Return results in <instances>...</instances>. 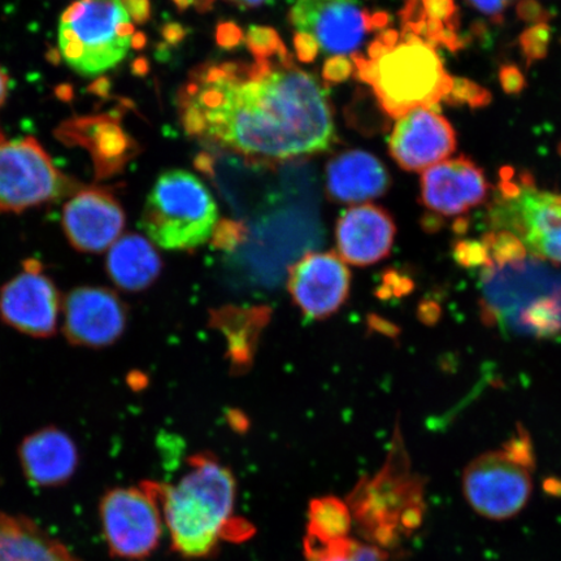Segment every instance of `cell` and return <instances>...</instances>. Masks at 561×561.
Segmentation results:
<instances>
[{
	"label": "cell",
	"mask_w": 561,
	"mask_h": 561,
	"mask_svg": "<svg viewBox=\"0 0 561 561\" xmlns=\"http://www.w3.org/2000/svg\"><path fill=\"white\" fill-rule=\"evenodd\" d=\"M179 101L187 135L255 163L314 156L335 140L327 90L284 45L250 65L198 68Z\"/></svg>",
	"instance_id": "6da1fadb"
},
{
	"label": "cell",
	"mask_w": 561,
	"mask_h": 561,
	"mask_svg": "<svg viewBox=\"0 0 561 561\" xmlns=\"http://www.w3.org/2000/svg\"><path fill=\"white\" fill-rule=\"evenodd\" d=\"M456 259L481 270L483 313L512 332L561 333V273L533 256L515 236L490 230L480 241H461Z\"/></svg>",
	"instance_id": "7a4b0ae2"
},
{
	"label": "cell",
	"mask_w": 561,
	"mask_h": 561,
	"mask_svg": "<svg viewBox=\"0 0 561 561\" xmlns=\"http://www.w3.org/2000/svg\"><path fill=\"white\" fill-rule=\"evenodd\" d=\"M175 485L158 483L161 512L173 550L187 559L210 556L233 523L237 483L209 453L192 456Z\"/></svg>",
	"instance_id": "3957f363"
},
{
	"label": "cell",
	"mask_w": 561,
	"mask_h": 561,
	"mask_svg": "<svg viewBox=\"0 0 561 561\" xmlns=\"http://www.w3.org/2000/svg\"><path fill=\"white\" fill-rule=\"evenodd\" d=\"M353 60L360 80L374 88L386 114L396 118L436 107L453 89L437 47L415 34L385 32L370 46L369 59L355 55Z\"/></svg>",
	"instance_id": "277c9868"
},
{
	"label": "cell",
	"mask_w": 561,
	"mask_h": 561,
	"mask_svg": "<svg viewBox=\"0 0 561 561\" xmlns=\"http://www.w3.org/2000/svg\"><path fill=\"white\" fill-rule=\"evenodd\" d=\"M219 221L216 202L191 172L161 173L147 195L140 226L149 240L168 251L188 252L213 238Z\"/></svg>",
	"instance_id": "5b68a950"
},
{
	"label": "cell",
	"mask_w": 561,
	"mask_h": 561,
	"mask_svg": "<svg viewBox=\"0 0 561 561\" xmlns=\"http://www.w3.org/2000/svg\"><path fill=\"white\" fill-rule=\"evenodd\" d=\"M136 42L124 0H76L59 21L62 60L76 73L95 77L114 69Z\"/></svg>",
	"instance_id": "8992f818"
},
{
	"label": "cell",
	"mask_w": 561,
	"mask_h": 561,
	"mask_svg": "<svg viewBox=\"0 0 561 561\" xmlns=\"http://www.w3.org/2000/svg\"><path fill=\"white\" fill-rule=\"evenodd\" d=\"M424 493V481L412 471L401 431L397 427L381 471L356 488L351 510H363L360 523L378 545L394 546L423 522Z\"/></svg>",
	"instance_id": "52a82bcc"
},
{
	"label": "cell",
	"mask_w": 561,
	"mask_h": 561,
	"mask_svg": "<svg viewBox=\"0 0 561 561\" xmlns=\"http://www.w3.org/2000/svg\"><path fill=\"white\" fill-rule=\"evenodd\" d=\"M536 454L518 426L496 450L477 456L462 473V494L477 515L491 522L514 518L526 507L535 483Z\"/></svg>",
	"instance_id": "ba28073f"
},
{
	"label": "cell",
	"mask_w": 561,
	"mask_h": 561,
	"mask_svg": "<svg viewBox=\"0 0 561 561\" xmlns=\"http://www.w3.org/2000/svg\"><path fill=\"white\" fill-rule=\"evenodd\" d=\"M489 222L491 230L515 236L533 256L561 264V194L539 191L528 172L502 170Z\"/></svg>",
	"instance_id": "9c48e42d"
},
{
	"label": "cell",
	"mask_w": 561,
	"mask_h": 561,
	"mask_svg": "<svg viewBox=\"0 0 561 561\" xmlns=\"http://www.w3.org/2000/svg\"><path fill=\"white\" fill-rule=\"evenodd\" d=\"M33 137L7 138L0 133V213L23 214L79 192Z\"/></svg>",
	"instance_id": "30bf717a"
},
{
	"label": "cell",
	"mask_w": 561,
	"mask_h": 561,
	"mask_svg": "<svg viewBox=\"0 0 561 561\" xmlns=\"http://www.w3.org/2000/svg\"><path fill=\"white\" fill-rule=\"evenodd\" d=\"M105 543L112 557L144 560L158 549L163 536L158 482L105 491L100 503Z\"/></svg>",
	"instance_id": "8fae6325"
},
{
	"label": "cell",
	"mask_w": 561,
	"mask_h": 561,
	"mask_svg": "<svg viewBox=\"0 0 561 561\" xmlns=\"http://www.w3.org/2000/svg\"><path fill=\"white\" fill-rule=\"evenodd\" d=\"M62 298L44 264L26 259L20 272L0 286V321L31 339H51L58 333Z\"/></svg>",
	"instance_id": "7c38bea8"
},
{
	"label": "cell",
	"mask_w": 561,
	"mask_h": 561,
	"mask_svg": "<svg viewBox=\"0 0 561 561\" xmlns=\"http://www.w3.org/2000/svg\"><path fill=\"white\" fill-rule=\"evenodd\" d=\"M291 23L324 54L343 56L359 50L364 38L388 24L385 13L371 16L359 0H297Z\"/></svg>",
	"instance_id": "4fadbf2b"
},
{
	"label": "cell",
	"mask_w": 561,
	"mask_h": 561,
	"mask_svg": "<svg viewBox=\"0 0 561 561\" xmlns=\"http://www.w3.org/2000/svg\"><path fill=\"white\" fill-rule=\"evenodd\" d=\"M61 329L69 345L102 350L122 340L129 322V307L117 290L83 285L62 298Z\"/></svg>",
	"instance_id": "5bb4252c"
},
{
	"label": "cell",
	"mask_w": 561,
	"mask_h": 561,
	"mask_svg": "<svg viewBox=\"0 0 561 561\" xmlns=\"http://www.w3.org/2000/svg\"><path fill=\"white\" fill-rule=\"evenodd\" d=\"M348 265L335 252H308L294 264L287 278L294 305L305 318L321 321L341 310L351 293Z\"/></svg>",
	"instance_id": "9a60e30c"
},
{
	"label": "cell",
	"mask_w": 561,
	"mask_h": 561,
	"mask_svg": "<svg viewBox=\"0 0 561 561\" xmlns=\"http://www.w3.org/2000/svg\"><path fill=\"white\" fill-rule=\"evenodd\" d=\"M125 224L122 203L103 187L80 188L62 208V233L81 254L107 252L124 234Z\"/></svg>",
	"instance_id": "2e32d148"
},
{
	"label": "cell",
	"mask_w": 561,
	"mask_h": 561,
	"mask_svg": "<svg viewBox=\"0 0 561 561\" xmlns=\"http://www.w3.org/2000/svg\"><path fill=\"white\" fill-rule=\"evenodd\" d=\"M450 122L434 108L421 107L397 118L389 150L398 165L409 172H424L442 163L456 150Z\"/></svg>",
	"instance_id": "e0dca14e"
},
{
	"label": "cell",
	"mask_w": 561,
	"mask_h": 561,
	"mask_svg": "<svg viewBox=\"0 0 561 561\" xmlns=\"http://www.w3.org/2000/svg\"><path fill=\"white\" fill-rule=\"evenodd\" d=\"M490 185L471 159H447L421 174V203L431 213L458 217L486 202Z\"/></svg>",
	"instance_id": "ac0fdd59"
},
{
	"label": "cell",
	"mask_w": 561,
	"mask_h": 561,
	"mask_svg": "<svg viewBox=\"0 0 561 561\" xmlns=\"http://www.w3.org/2000/svg\"><path fill=\"white\" fill-rule=\"evenodd\" d=\"M396 234L388 210L374 205L351 207L336 221V250L347 264L375 265L390 255Z\"/></svg>",
	"instance_id": "d6986e66"
},
{
	"label": "cell",
	"mask_w": 561,
	"mask_h": 561,
	"mask_svg": "<svg viewBox=\"0 0 561 561\" xmlns=\"http://www.w3.org/2000/svg\"><path fill=\"white\" fill-rule=\"evenodd\" d=\"M18 456L25 479L41 489L65 486L79 469L80 451L66 431L41 427L21 440Z\"/></svg>",
	"instance_id": "ffe728a7"
},
{
	"label": "cell",
	"mask_w": 561,
	"mask_h": 561,
	"mask_svg": "<svg viewBox=\"0 0 561 561\" xmlns=\"http://www.w3.org/2000/svg\"><path fill=\"white\" fill-rule=\"evenodd\" d=\"M390 187L385 165L367 151L353 150L329 161L327 191L335 202L346 205L380 198Z\"/></svg>",
	"instance_id": "44dd1931"
},
{
	"label": "cell",
	"mask_w": 561,
	"mask_h": 561,
	"mask_svg": "<svg viewBox=\"0 0 561 561\" xmlns=\"http://www.w3.org/2000/svg\"><path fill=\"white\" fill-rule=\"evenodd\" d=\"M104 270L117 290L136 294L157 283L163 272V261L149 238L128 233L105 252Z\"/></svg>",
	"instance_id": "7402d4cb"
},
{
	"label": "cell",
	"mask_w": 561,
	"mask_h": 561,
	"mask_svg": "<svg viewBox=\"0 0 561 561\" xmlns=\"http://www.w3.org/2000/svg\"><path fill=\"white\" fill-rule=\"evenodd\" d=\"M0 561H80L25 517L0 512Z\"/></svg>",
	"instance_id": "603a6c76"
},
{
	"label": "cell",
	"mask_w": 561,
	"mask_h": 561,
	"mask_svg": "<svg viewBox=\"0 0 561 561\" xmlns=\"http://www.w3.org/2000/svg\"><path fill=\"white\" fill-rule=\"evenodd\" d=\"M353 514L339 497L327 496L314 500L308 512L307 537L313 541H332L350 536Z\"/></svg>",
	"instance_id": "cb8c5ba5"
},
{
	"label": "cell",
	"mask_w": 561,
	"mask_h": 561,
	"mask_svg": "<svg viewBox=\"0 0 561 561\" xmlns=\"http://www.w3.org/2000/svg\"><path fill=\"white\" fill-rule=\"evenodd\" d=\"M308 561H385V553L376 545L342 537L332 541L305 539Z\"/></svg>",
	"instance_id": "d4e9b609"
},
{
	"label": "cell",
	"mask_w": 561,
	"mask_h": 561,
	"mask_svg": "<svg viewBox=\"0 0 561 561\" xmlns=\"http://www.w3.org/2000/svg\"><path fill=\"white\" fill-rule=\"evenodd\" d=\"M445 102L455 105H468L471 108H482L491 102L490 91L471 80L454 79L453 89Z\"/></svg>",
	"instance_id": "484cf974"
},
{
	"label": "cell",
	"mask_w": 561,
	"mask_h": 561,
	"mask_svg": "<svg viewBox=\"0 0 561 561\" xmlns=\"http://www.w3.org/2000/svg\"><path fill=\"white\" fill-rule=\"evenodd\" d=\"M551 44V30L549 24H535L520 35V47L526 61L531 65L545 58Z\"/></svg>",
	"instance_id": "4316f807"
},
{
	"label": "cell",
	"mask_w": 561,
	"mask_h": 561,
	"mask_svg": "<svg viewBox=\"0 0 561 561\" xmlns=\"http://www.w3.org/2000/svg\"><path fill=\"white\" fill-rule=\"evenodd\" d=\"M249 47L254 56L275 53L283 46L278 34L270 27L252 26L248 34Z\"/></svg>",
	"instance_id": "83f0119b"
},
{
	"label": "cell",
	"mask_w": 561,
	"mask_h": 561,
	"mask_svg": "<svg viewBox=\"0 0 561 561\" xmlns=\"http://www.w3.org/2000/svg\"><path fill=\"white\" fill-rule=\"evenodd\" d=\"M243 234L244 228L240 222L222 221L217 222L213 238L217 249L229 250L240 243Z\"/></svg>",
	"instance_id": "f1b7e54d"
},
{
	"label": "cell",
	"mask_w": 561,
	"mask_h": 561,
	"mask_svg": "<svg viewBox=\"0 0 561 561\" xmlns=\"http://www.w3.org/2000/svg\"><path fill=\"white\" fill-rule=\"evenodd\" d=\"M324 79L329 82H342L354 73V62H351L345 56H333L324 66Z\"/></svg>",
	"instance_id": "f546056e"
},
{
	"label": "cell",
	"mask_w": 561,
	"mask_h": 561,
	"mask_svg": "<svg viewBox=\"0 0 561 561\" xmlns=\"http://www.w3.org/2000/svg\"><path fill=\"white\" fill-rule=\"evenodd\" d=\"M476 11L482 13L494 21H502L504 12L507 11L511 4L516 0H466Z\"/></svg>",
	"instance_id": "4dcf8cb0"
},
{
	"label": "cell",
	"mask_w": 561,
	"mask_h": 561,
	"mask_svg": "<svg viewBox=\"0 0 561 561\" xmlns=\"http://www.w3.org/2000/svg\"><path fill=\"white\" fill-rule=\"evenodd\" d=\"M517 15L533 25L547 23L550 19V13L537 0H520L517 3Z\"/></svg>",
	"instance_id": "1f68e13d"
},
{
	"label": "cell",
	"mask_w": 561,
	"mask_h": 561,
	"mask_svg": "<svg viewBox=\"0 0 561 561\" xmlns=\"http://www.w3.org/2000/svg\"><path fill=\"white\" fill-rule=\"evenodd\" d=\"M501 85L507 94L522 93L525 88L524 75L515 66H504L500 72Z\"/></svg>",
	"instance_id": "d6a6232c"
},
{
	"label": "cell",
	"mask_w": 561,
	"mask_h": 561,
	"mask_svg": "<svg viewBox=\"0 0 561 561\" xmlns=\"http://www.w3.org/2000/svg\"><path fill=\"white\" fill-rule=\"evenodd\" d=\"M296 48L300 60L311 61L319 53L318 45L305 34L296 35Z\"/></svg>",
	"instance_id": "836d02e7"
},
{
	"label": "cell",
	"mask_w": 561,
	"mask_h": 561,
	"mask_svg": "<svg viewBox=\"0 0 561 561\" xmlns=\"http://www.w3.org/2000/svg\"><path fill=\"white\" fill-rule=\"evenodd\" d=\"M124 3L128 12H133V16H135L136 20L145 21L147 16H149V0H124Z\"/></svg>",
	"instance_id": "e575fe53"
},
{
	"label": "cell",
	"mask_w": 561,
	"mask_h": 561,
	"mask_svg": "<svg viewBox=\"0 0 561 561\" xmlns=\"http://www.w3.org/2000/svg\"><path fill=\"white\" fill-rule=\"evenodd\" d=\"M10 94V77L7 75L5 70L0 67V108L3 107V104L9 98Z\"/></svg>",
	"instance_id": "d590c367"
},
{
	"label": "cell",
	"mask_w": 561,
	"mask_h": 561,
	"mask_svg": "<svg viewBox=\"0 0 561 561\" xmlns=\"http://www.w3.org/2000/svg\"><path fill=\"white\" fill-rule=\"evenodd\" d=\"M209 4H213L215 0H208ZM230 2L237 5L245 7V9H255V7L263 5L266 0H230Z\"/></svg>",
	"instance_id": "8d00e7d4"
}]
</instances>
